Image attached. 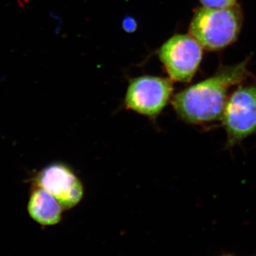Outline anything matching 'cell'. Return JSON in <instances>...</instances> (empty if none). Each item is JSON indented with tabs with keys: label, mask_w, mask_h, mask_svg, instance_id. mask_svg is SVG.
<instances>
[{
	"label": "cell",
	"mask_w": 256,
	"mask_h": 256,
	"mask_svg": "<svg viewBox=\"0 0 256 256\" xmlns=\"http://www.w3.org/2000/svg\"><path fill=\"white\" fill-rule=\"evenodd\" d=\"M248 58L220 67L212 76L186 88L172 98L176 114L184 122L204 124L222 118L229 90L250 76Z\"/></svg>",
	"instance_id": "obj_1"
},
{
	"label": "cell",
	"mask_w": 256,
	"mask_h": 256,
	"mask_svg": "<svg viewBox=\"0 0 256 256\" xmlns=\"http://www.w3.org/2000/svg\"><path fill=\"white\" fill-rule=\"evenodd\" d=\"M242 24V12L238 5L226 9L203 6L192 18L190 33L203 48L218 50L237 40Z\"/></svg>",
	"instance_id": "obj_2"
},
{
	"label": "cell",
	"mask_w": 256,
	"mask_h": 256,
	"mask_svg": "<svg viewBox=\"0 0 256 256\" xmlns=\"http://www.w3.org/2000/svg\"><path fill=\"white\" fill-rule=\"evenodd\" d=\"M220 119L226 133V148L256 134V84L236 89L228 96Z\"/></svg>",
	"instance_id": "obj_3"
},
{
	"label": "cell",
	"mask_w": 256,
	"mask_h": 256,
	"mask_svg": "<svg viewBox=\"0 0 256 256\" xmlns=\"http://www.w3.org/2000/svg\"><path fill=\"white\" fill-rule=\"evenodd\" d=\"M172 82L150 76L132 79L124 98L126 108L141 116L156 118L172 98Z\"/></svg>",
	"instance_id": "obj_4"
},
{
	"label": "cell",
	"mask_w": 256,
	"mask_h": 256,
	"mask_svg": "<svg viewBox=\"0 0 256 256\" xmlns=\"http://www.w3.org/2000/svg\"><path fill=\"white\" fill-rule=\"evenodd\" d=\"M203 47L191 35L178 34L165 42L160 58L172 80L190 82L201 64Z\"/></svg>",
	"instance_id": "obj_5"
},
{
	"label": "cell",
	"mask_w": 256,
	"mask_h": 256,
	"mask_svg": "<svg viewBox=\"0 0 256 256\" xmlns=\"http://www.w3.org/2000/svg\"><path fill=\"white\" fill-rule=\"evenodd\" d=\"M33 184L54 196L64 210L78 205L84 194L82 181L63 163H52L40 170L34 178Z\"/></svg>",
	"instance_id": "obj_6"
},
{
	"label": "cell",
	"mask_w": 256,
	"mask_h": 256,
	"mask_svg": "<svg viewBox=\"0 0 256 256\" xmlns=\"http://www.w3.org/2000/svg\"><path fill=\"white\" fill-rule=\"evenodd\" d=\"M63 207L50 193L33 184L28 203L30 216L43 226H53L62 220Z\"/></svg>",
	"instance_id": "obj_7"
},
{
	"label": "cell",
	"mask_w": 256,
	"mask_h": 256,
	"mask_svg": "<svg viewBox=\"0 0 256 256\" xmlns=\"http://www.w3.org/2000/svg\"><path fill=\"white\" fill-rule=\"evenodd\" d=\"M204 8L226 9L237 5L238 0H200Z\"/></svg>",
	"instance_id": "obj_8"
},
{
	"label": "cell",
	"mask_w": 256,
	"mask_h": 256,
	"mask_svg": "<svg viewBox=\"0 0 256 256\" xmlns=\"http://www.w3.org/2000/svg\"><path fill=\"white\" fill-rule=\"evenodd\" d=\"M122 26H124V28L126 32H133L137 28V24L132 18H127L124 20Z\"/></svg>",
	"instance_id": "obj_9"
},
{
	"label": "cell",
	"mask_w": 256,
	"mask_h": 256,
	"mask_svg": "<svg viewBox=\"0 0 256 256\" xmlns=\"http://www.w3.org/2000/svg\"></svg>",
	"instance_id": "obj_10"
}]
</instances>
